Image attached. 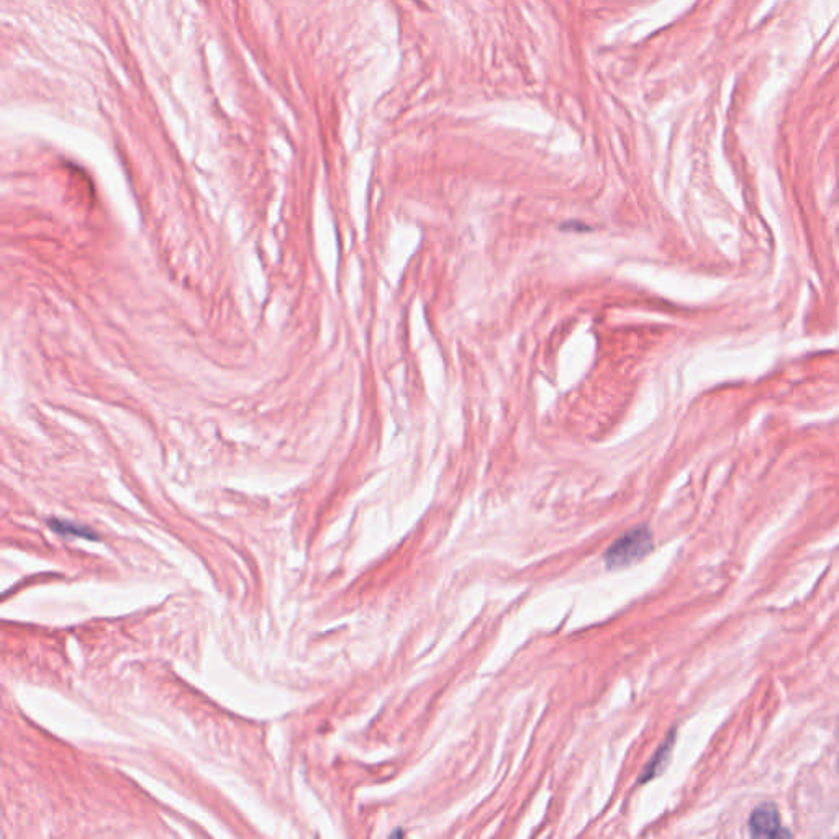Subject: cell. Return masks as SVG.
Returning <instances> with one entry per match:
<instances>
[{"label":"cell","mask_w":839,"mask_h":839,"mask_svg":"<svg viewBox=\"0 0 839 839\" xmlns=\"http://www.w3.org/2000/svg\"><path fill=\"white\" fill-rule=\"evenodd\" d=\"M653 549V535L648 527H638L628 531L622 538H618L607 553H605V564L610 569L630 566L643 559Z\"/></svg>","instance_id":"1"},{"label":"cell","mask_w":839,"mask_h":839,"mask_svg":"<svg viewBox=\"0 0 839 839\" xmlns=\"http://www.w3.org/2000/svg\"><path fill=\"white\" fill-rule=\"evenodd\" d=\"M749 828L753 836L758 838H777V836H789L787 831H782L781 817L777 808L771 803L761 805L754 810L749 820Z\"/></svg>","instance_id":"2"},{"label":"cell","mask_w":839,"mask_h":839,"mask_svg":"<svg viewBox=\"0 0 839 839\" xmlns=\"http://www.w3.org/2000/svg\"><path fill=\"white\" fill-rule=\"evenodd\" d=\"M672 741H674V736H671L667 743L664 746H661L656 756H654L653 761H649L648 767L644 769L643 777H641V782L651 781L654 777L658 776L659 772L663 771L664 766H666L667 761H669V754H671L672 749Z\"/></svg>","instance_id":"3"},{"label":"cell","mask_w":839,"mask_h":839,"mask_svg":"<svg viewBox=\"0 0 839 839\" xmlns=\"http://www.w3.org/2000/svg\"><path fill=\"white\" fill-rule=\"evenodd\" d=\"M51 530H56L58 533H74V535L86 536L89 540H97L96 533L87 528L76 527L73 523L61 522V520H51Z\"/></svg>","instance_id":"4"}]
</instances>
